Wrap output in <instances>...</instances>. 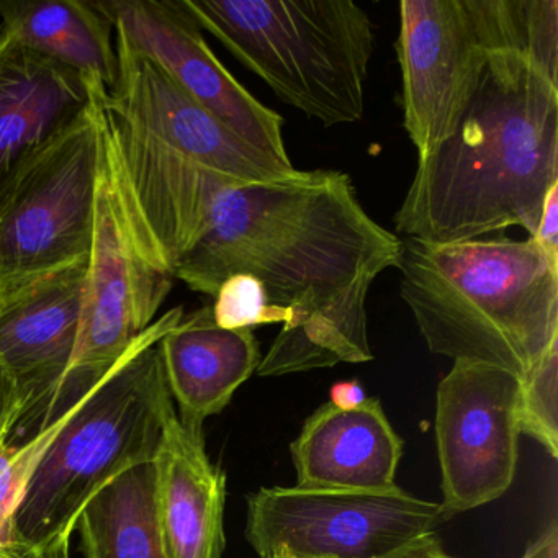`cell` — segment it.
Returning <instances> with one entry per match:
<instances>
[{"instance_id":"obj_1","label":"cell","mask_w":558,"mask_h":558,"mask_svg":"<svg viewBox=\"0 0 558 558\" xmlns=\"http://www.w3.org/2000/svg\"><path fill=\"white\" fill-rule=\"evenodd\" d=\"M400 254L401 238L365 211L351 175L316 169L277 184L223 185L172 279L215 296L234 274L257 277L292 318L256 371L280 377L374 361L368 290L398 269Z\"/></svg>"},{"instance_id":"obj_2","label":"cell","mask_w":558,"mask_h":558,"mask_svg":"<svg viewBox=\"0 0 558 558\" xmlns=\"http://www.w3.org/2000/svg\"><path fill=\"white\" fill-rule=\"evenodd\" d=\"M557 184L558 80L525 51H499L449 138L417 161L395 230L440 244L511 227L532 238Z\"/></svg>"},{"instance_id":"obj_3","label":"cell","mask_w":558,"mask_h":558,"mask_svg":"<svg viewBox=\"0 0 558 558\" xmlns=\"http://www.w3.org/2000/svg\"><path fill=\"white\" fill-rule=\"evenodd\" d=\"M400 295L433 354L524 378L558 342V264L527 238H401Z\"/></svg>"},{"instance_id":"obj_4","label":"cell","mask_w":558,"mask_h":558,"mask_svg":"<svg viewBox=\"0 0 558 558\" xmlns=\"http://www.w3.org/2000/svg\"><path fill=\"white\" fill-rule=\"evenodd\" d=\"M184 316L175 306L156 319L116 367L70 411L38 460L11 519L22 558L71 541L84 506L120 473L151 462L175 411L159 341Z\"/></svg>"},{"instance_id":"obj_5","label":"cell","mask_w":558,"mask_h":558,"mask_svg":"<svg viewBox=\"0 0 558 558\" xmlns=\"http://www.w3.org/2000/svg\"><path fill=\"white\" fill-rule=\"evenodd\" d=\"M287 106L323 126L365 117L377 47L371 15L354 0H182Z\"/></svg>"},{"instance_id":"obj_6","label":"cell","mask_w":558,"mask_h":558,"mask_svg":"<svg viewBox=\"0 0 558 558\" xmlns=\"http://www.w3.org/2000/svg\"><path fill=\"white\" fill-rule=\"evenodd\" d=\"M398 8L403 125L417 161L449 138L493 54L525 51L558 77L557 0H401Z\"/></svg>"},{"instance_id":"obj_7","label":"cell","mask_w":558,"mask_h":558,"mask_svg":"<svg viewBox=\"0 0 558 558\" xmlns=\"http://www.w3.org/2000/svg\"><path fill=\"white\" fill-rule=\"evenodd\" d=\"M100 153L93 102L0 192V295L89 260Z\"/></svg>"},{"instance_id":"obj_8","label":"cell","mask_w":558,"mask_h":558,"mask_svg":"<svg viewBox=\"0 0 558 558\" xmlns=\"http://www.w3.org/2000/svg\"><path fill=\"white\" fill-rule=\"evenodd\" d=\"M172 282L171 276L153 266L140 251L102 143L96 228L87 263L76 354L47 407L11 444L34 439L83 400L158 319L156 316L171 293Z\"/></svg>"},{"instance_id":"obj_9","label":"cell","mask_w":558,"mask_h":558,"mask_svg":"<svg viewBox=\"0 0 558 558\" xmlns=\"http://www.w3.org/2000/svg\"><path fill=\"white\" fill-rule=\"evenodd\" d=\"M439 502L400 486L315 489L272 486L247 495L244 535L259 558L287 550L295 558H397L436 534Z\"/></svg>"},{"instance_id":"obj_10","label":"cell","mask_w":558,"mask_h":558,"mask_svg":"<svg viewBox=\"0 0 558 558\" xmlns=\"http://www.w3.org/2000/svg\"><path fill=\"white\" fill-rule=\"evenodd\" d=\"M521 378L482 362L456 361L437 385L436 444L442 521L488 505L514 482Z\"/></svg>"},{"instance_id":"obj_11","label":"cell","mask_w":558,"mask_h":558,"mask_svg":"<svg viewBox=\"0 0 558 558\" xmlns=\"http://www.w3.org/2000/svg\"><path fill=\"white\" fill-rule=\"evenodd\" d=\"M117 47L148 58L175 86L244 142L293 168L283 119L257 100L215 57L182 0H102Z\"/></svg>"},{"instance_id":"obj_12","label":"cell","mask_w":558,"mask_h":558,"mask_svg":"<svg viewBox=\"0 0 558 558\" xmlns=\"http://www.w3.org/2000/svg\"><path fill=\"white\" fill-rule=\"evenodd\" d=\"M120 74L116 89L100 99L143 135L204 168L243 182L277 184L300 175L244 142L223 122L175 86L142 54L117 47Z\"/></svg>"},{"instance_id":"obj_13","label":"cell","mask_w":558,"mask_h":558,"mask_svg":"<svg viewBox=\"0 0 558 558\" xmlns=\"http://www.w3.org/2000/svg\"><path fill=\"white\" fill-rule=\"evenodd\" d=\"M87 263L0 295V365L21 400L4 444L28 429L70 371L80 341Z\"/></svg>"},{"instance_id":"obj_14","label":"cell","mask_w":558,"mask_h":558,"mask_svg":"<svg viewBox=\"0 0 558 558\" xmlns=\"http://www.w3.org/2000/svg\"><path fill=\"white\" fill-rule=\"evenodd\" d=\"M81 74L0 32V192L35 155L93 107Z\"/></svg>"},{"instance_id":"obj_15","label":"cell","mask_w":558,"mask_h":558,"mask_svg":"<svg viewBox=\"0 0 558 558\" xmlns=\"http://www.w3.org/2000/svg\"><path fill=\"white\" fill-rule=\"evenodd\" d=\"M296 485L315 489H387L397 485L403 440L377 398L339 410L325 403L290 446Z\"/></svg>"},{"instance_id":"obj_16","label":"cell","mask_w":558,"mask_h":558,"mask_svg":"<svg viewBox=\"0 0 558 558\" xmlns=\"http://www.w3.org/2000/svg\"><path fill=\"white\" fill-rule=\"evenodd\" d=\"M156 511L168 558H223L227 475L211 463L204 430L178 411L166 421L155 457Z\"/></svg>"},{"instance_id":"obj_17","label":"cell","mask_w":558,"mask_h":558,"mask_svg":"<svg viewBox=\"0 0 558 558\" xmlns=\"http://www.w3.org/2000/svg\"><path fill=\"white\" fill-rule=\"evenodd\" d=\"M158 345L179 420L194 429L220 414L263 361L253 329L220 328L211 306L182 316Z\"/></svg>"},{"instance_id":"obj_18","label":"cell","mask_w":558,"mask_h":558,"mask_svg":"<svg viewBox=\"0 0 558 558\" xmlns=\"http://www.w3.org/2000/svg\"><path fill=\"white\" fill-rule=\"evenodd\" d=\"M0 27L28 50L81 74L93 87L116 89V34L93 0H0Z\"/></svg>"},{"instance_id":"obj_19","label":"cell","mask_w":558,"mask_h":558,"mask_svg":"<svg viewBox=\"0 0 558 558\" xmlns=\"http://www.w3.org/2000/svg\"><path fill=\"white\" fill-rule=\"evenodd\" d=\"M86 558H168L156 511V465L140 463L107 483L81 511Z\"/></svg>"},{"instance_id":"obj_20","label":"cell","mask_w":558,"mask_h":558,"mask_svg":"<svg viewBox=\"0 0 558 558\" xmlns=\"http://www.w3.org/2000/svg\"><path fill=\"white\" fill-rule=\"evenodd\" d=\"M519 430L537 440L545 452L558 457V342L521 380Z\"/></svg>"},{"instance_id":"obj_21","label":"cell","mask_w":558,"mask_h":558,"mask_svg":"<svg viewBox=\"0 0 558 558\" xmlns=\"http://www.w3.org/2000/svg\"><path fill=\"white\" fill-rule=\"evenodd\" d=\"M211 315L223 329H254L266 325H289L290 315L270 303L266 287L250 274H234L215 293Z\"/></svg>"},{"instance_id":"obj_22","label":"cell","mask_w":558,"mask_h":558,"mask_svg":"<svg viewBox=\"0 0 558 558\" xmlns=\"http://www.w3.org/2000/svg\"><path fill=\"white\" fill-rule=\"evenodd\" d=\"M63 421L64 416L58 417L28 442L0 446V515L5 521L11 522L38 460L63 426Z\"/></svg>"},{"instance_id":"obj_23","label":"cell","mask_w":558,"mask_h":558,"mask_svg":"<svg viewBox=\"0 0 558 558\" xmlns=\"http://www.w3.org/2000/svg\"><path fill=\"white\" fill-rule=\"evenodd\" d=\"M531 240L551 263L558 264V184L550 189L545 198L537 230Z\"/></svg>"},{"instance_id":"obj_24","label":"cell","mask_w":558,"mask_h":558,"mask_svg":"<svg viewBox=\"0 0 558 558\" xmlns=\"http://www.w3.org/2000/svg\"><path fill=\"white\" fill-rule=\"evenodd\" d=\"M21 411L17 388L9 377L8 372L0 365V446L8 440Z\"/></svg>"},{"instance_id":"obj_25","label":"cell","mask_w":558,"mask_h":558,"mask_svg":"<svg viewBox=\"0 0 558 558\" xmlns=\"http://www.w3.org/2000/svg\"><path fill=\"white\" fill-rule=\"evenodd\" d=\"M367 398L364 388L357 380L338 381L329 391V403L339 410H351L359 407Z\"/></svg>"},{"instance_id":"obj_26","label":"cell","mask_w":558,"mask_h":558,"mask_svg":"<svg viewBox=\"0 0 558 558\" xmlns=\"http://www.w3.org/2000/svg\"><path fill=\"white\" fill-rule=\"evenodd\" d=\"M521 558H558L557 519H551L545 531L529 544Z\"/></svg>"},{"instance_id":"obj_27","label":"cell","mask_w":558,"mask_h":558,"mask_svg":"<svg viewBox=\"0 0 558 558\" xmlns=\"http://www.w3.org/2000/svg\"><path fill=\"white\" fill-rule=\"evenodd\" d=\"M397 558H457L444 550L442 542L436 534L426 535L421 541L414 542L410 548Z\"/></svg>"},{"instance_id":"obj_28","label":"cell","mask_w":558,"mask_h":558,"mask_svg":"<svg viewBox=\"0 0 558 558\" xmlns=\"http://www.w3.org/2000/svg\"><path fill=\"white\" fill-rule=\"evenodd\" d=\"M0 558H22L12 538L11 522L0 515Z\"/></svg>"},{"instance_id":"obj_29","label":"cell","mask_w":558,"mask_h":558,"mask_svg":"<svg viewBox=\"0 0 558 558\" xmlns=\"http://www.w3.org/2000/svg\"><path fill=\"white\" fill-rule=\"evenodd\" d=\"M34 558H70V541L61 542V544L54 545L50 550L44 551Z\"/></svg>"},{"instance_id":"obj_30","label":"cell","mask_w":558,"mask_h":558,"mask_svg":"<svg viewBox=\"0 0 558 558\" xmlns=\"http://www.w3.org/2000/svg\"><path fill=\"white\" fill-rule=\"evenodd\" d=\"M267 558H295L293 555H290L287 550H279L276 554L269 555Z\"/></svg>"},{"instance_id":"obj_31","label":"cell","mask_w":558,"mask_h":558,"mask_svg":"<svg viewBox=\"0 0 558 558\" xmlns=\"http://www.w3.org/2000/svg\"><path fill=\"white\" fill-rule=\"evenodd\" d=\"M0 32H2V27H0Z\"/></svg>"}]
</instances>
